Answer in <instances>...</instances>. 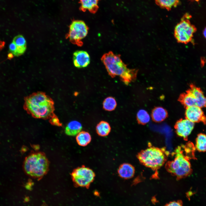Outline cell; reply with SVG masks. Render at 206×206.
Segmentation results:
<instances>
[{
  "mask_svg": "<svg viewBox=\"0 0 206 206\" xmlns=\"http://www.w3.org/2000/svg\"><path fill=\"white\" fill-rule=\"evenodd\" d=\"M23 108L35 118L47 119L54 114L53 101L42 92H35L25 97Z\"/></svg>",
  "mask_w": 206,
  "mask_h": 206,
  "instance_id": "obj_1",
  "label": "cell"
},
{
  "mask_svg": "<svg viewBox=\"0 0 206 206\" xmlns=\"http://www.w3.org/2000/svg\"><path fill=\"white\" fill-rule=\"evenodd\" d=\"M101 60L112 78L119 76L126 85H128L136 78L137 70L128 68L121 59L120 55L110 51L102 56Z\"/></svg>",
  "mask_w": 206,
  "mask_h": 206,
  "instance_id": "obj_2",
  "label": "cell"
},
{
  "mask_svg": "<svg viewBox=\"0 0 206 206\" xmlns=\"http://www.w3.org/2000/svg\"><path fill=\"white\" fill-rule=\"evenodd\" d=\"M174 160L166 164L167 171L178 179L186 177L192 172L190 160L196 158L184 145L178 146L175 151Z\"/></svg>",
  "mask_w": 206,
  "mask_h": 206,
  "instance_id": "obj_3",
  "label": "cell"
},
{
  "mask_svg": "<svg viewBox=\"0 0 206 206\" xmlns=\"http://www.w3.org/2000/svg\"><path fill=\"white\" fill-rule=\"evenodd\" d=\"M49 166V162L45 154L37 152L30 154L25 158L23 167L28 175L39 179L47 173Z\"/></svg>",
  "mask_w": 206,
  "mask_h": 206,
  "instance_id": "obj_4",
  "label": "cell"
},
{
  "mask_svg": "<svg viewBox=\"0 0 206 206\" xmlns=\"http://www.w3.org/2000/svg\"><path fill=\"white\" fill-rule=\"evenodd\" d=\"M166 154L163 149L153 146L140 152L137 157L142 165L156 170L164 164L167 159Z\"/></svg>",
  "mask_w": 206,
  "mask_h": 206,
  "instance_id": "obj_5",
  "label": "cell"
},
{
  "mask_svg": "<svg viewBox=\"0 0 206 206\" xmlns=\"http://www.w3.org/2000/svg\"><path fill=\"white\" fill-rule=\"evenodd\" d=\"M190 18L188 14L185 15L175 27L174 36L179 43L186 44L192 41L197 28L191 23L189 20Z\"/></svg>",
  "mask_w": 206,
  "mask_h": 206,
  "instance_id": "obj_6",
  "label": "cell"
},
{
  "mask_svg": "<svg viewBox=\"0 0 206 206\" xmlns=\"http://www.w3.org/2000/svg\"><path fill=\"white\" fill-rule=\"evenodd\" d=\"M71 175L76 186L86 188L89 187L95 176V173L92 170L84 165L74 169Z\"/></svg>",
  "mask_w": 206,
  "mask_h": 206,
  "instance_id": "obj_7",
  "label": "cell"
},
{
  "mask_svg": "<svg viewBox=\"0 0 206 206\" xmlns=\"http://www.w3.org/2000/svg\"><path fill=\"white\" fill-rule=\"evenodd\" d=\"M89 28L81 20L73 21L70 26L68 37L71 41L78 46L82 45V40L87 35Z\"/></svg>",
  "mask_w": 206,
  "mask_h": 206,
  "instance_id": "obj_8",
  "label": "cell"
},
{
  "mask_svg": "<svg viewBox=\"0 0 206 206\" xmlns=\"http://www.w3.org/2000/svg\"><path fill=\"white\" fill-rule=\"evenodd\" d=\"M185 116L186 119L193 122H202L206 124V116L201 108L194 106L186 108Z\"/></svg>",
  "mask_w": 206,
  "mask_h": 206,
  "instance_id": "obj_9",
  "label": "cell"
},
{
  "mask_svg": "<svg viewBox=\"0 0 206 206\" xmlns=\"http://www.w3.org/2000/svg\"><path fill=\"white\" fill-rule=\"evenodd\" d=\"M194 125V123L186 118L181 119L176 122L175 128L177 134L186 140L193 130Z\"/></svg>",
  "mask_w": 206,
  "mask_h": 206,
  "instance_id": "obj_10",
  "label": "cell"
},
{
  "mask_svg": "<svg viewBox=\"0 0 206 206\" xmlns=\"http://www.w3.org/2000/svg\"><path fill=\"white\" fill-rule=\"evenodd\" d=\"M73 64L78 68H84L89 64L90 62V55L86 51L78 50L73 54Z\"/></svg>",
  "mask_w": 206,
  "mask_h": 206,
  "instance_id": "obj_11",
  "label": "cell"
},
{
  "mask_svg": "<svg viewBox=\"0 0 206 206\" xmlns=\"http://www.w3.org/2000/svg\"><path fill=\"white\" fill-rule=\"evenodd\" d=\"M179 101L186 108L194 106H197V100L195 95L189 89L185 93L181 94Z\"/></svg>",
  "mask_w": 206,
  "mask_h": 206,
  "instance_id": "obj_12",
  "label": "cell"
},
{
  "mask_svg": "<svg viewBox=\"0 0 206 206\" xmlns=\"http://www.w3.org/2000/svg\"><path fill=\"white\" fill-rule=\"evenodd\" d=\"M134 167L128 163H123L119 167L118 172L119 176L121 178L128 179L132 177L135 173Z\"/></svg>",
  "mask_w": 206,
  "mask_h": 206,
  "instance_id": "obj_13",
  "label": "cell"
},
{
  "mask_svg": "<svg viewBox=\"0 0 206 206\" xmlns=\"http://www.w3.org/2000/svg\"><path fill=\"white\" fill-rule=\"evenodd\" d=\"M196 96L197 100V106L201 108L206 107V97L200 88L191 84L189 89Z\"/></svg>",
  "mask_w": 206,
  "mask_h": 206,
  "instance_id": "obj_14",
  "label": "cell"
},
{
  "mask_svg": "<svg viewBox=\"0 0 206 206\" xmlns=\"http://www.w3.org/2000/svg\"><path fill=\"white\" fill-rule=\"evenodd\" d=\"M82 126L78 121L73 120L70 122L66 126L65 130V133L70 136L77 135L81 132Z\"/></svg>",
  "mask_w": 206,
  "mask_h": 206,
  "instance_id": "obj_15",
  "label": "cell"
},
{
  "mask_svg": "<svg viewBox=\"0 0 206 206\" xmlns=\"http://www.w3.org/2000/svg\"><path fill=\"white\" fill-rule=\"evenodd\" d=\"M80 8L83 11H88L92 13L96 12L98 8L99 0H80Z\"/></svg>",
  "mask_w": 206,
  "mask_h": 206,
  "instance_id": "obj_16",
  "label": "cell"
},
{
  "mask_svg": "<svg viewBox=\"0 0 206 206\" xmlns=\"http://www.w3.org/2000/svg\"><path fill=\"white\" fill-rule=\"evenodd\" d=\"M151 116L154 121L159 122L163 121L167 117V112L163 108L157 107L153 110Z\"/></svg>",
  "mask_w": 206,
  "mask_h": 206,
  "instance_id": "obj_17",
  "label": "cell"
},
{
  "mask_svg": "<svg viewBox=\"0 0 206 206\" xmlns=\"http://www.w3.org/2000/svg\"><path fill=\"white\" fill-rule=\"evenodd\" d=\"M76 139L78 145L81 146H85L90 142L91 137L88 132L82 131L77 135Z\"/></svg>",
  "mask_w": 206,
  "mask_h": 206,
  "instance_id": "obj_18",
  "label": "cell"
},
{
  "mask_svg": "<svg viewBox=\"0 0 206 206\" xmlns=\"http://www.w3.org/2000/svg\"><path fill=\"white\" fill-rule=\"evenodd\" d=\"M111 129L109 124L104 121H100L97 124L96 127L97 133L99 135L101 136H107L110 133Z\"/></svg>",
  "mask_w": 206,
  "mask_h": 206,
  "instance_id": "obj_19",
  "label": "cell"
},
{
  "mask_svg": "<svg viewBox=\"0 0 206 206\" xmlns=\"http://www.w3.org/2000/svg\"><path fill=\"white\" fill-rule=\"evenodd\" d=\"M156 3L160 7L169 10L176 6L179 0H155Z\"/></svg>",
  "mask_w": 206,
  "mask_h": 206,
  "instance_id": "obj_20",
  "label": "cell"
},
{
  "mask_svg": "<svg viewBox=\"0 0 206 206\" xmlns=\"http://www.w3.org/2000/svg\"><path fill=\"white\" fill-rule=\"evenodd\" d=\"M196 148L200 152L206 151V135L200 133L197 136L196 139Z\"/></svg>",
  "mask_w": 206,
  "mask_h": 206,
  "instance_id": "obj_21",
  "label": "cell"
},
{
  "mask_svg": "<svg viewBox=\"0 0 206 206\" xmlns=\"http://www.w3.org/2000/svg\"><path fill=\"white\" fill-rule=\"evenodd\" d=\"M103 108L105 110L108 111H112L116 108L117 103L114 98L108 97L104 99L103 102Z\"/></svg>",
  "mask_w": 206,
  "mask_h": 206,
  "instance_id": "obj_22",
  "label": "cell"
},
{
  "mask_svg": "<svg viewBox=\"0 0 206 206\" xmlns=\"http://www.w3.org/2000/svg\"><path fill=\"white\" fill-rule=\"evenodd\" d=\"M137 119L139 124H144L148 123L150 120L149 115L146 111L141 110L139 111L137 115Z\"/></svg>",
  "mask_w": 206,
  "mask_h": 206,
  "instance_id": "obj_23",
  "label": "cell"
},
{
  "mask_svg": "<svg viewBox=\"0 0 206 206\" xmlns=\"http://www.w3.org/2000/svg\"><path fill=\"white\" fill-rule=\"evenodd\" d=\"M13 41L15 43L17 47H26V40L22 35H18L15 36L14 38Z\"/></svg>",
  "mask_w": 206,
  "mask_h": 206,
  "instance_id": "obj_24",
  "label": "cell"
},
{
  "mask_svg": "<svg viewBox=\"0 0 206 206\" xmlns=\"http://www.w3.org/2000/svg\"><path fill=\"white\" fill-rule=\"evenodd\" d=\"M49 118V122L52 125L58 126H62V124L60 122L59 119L55 114Z\"/></svg>",
  "mask_w": 206,
  "mask_h": 206,
  "instance_id": "obj_25",
  "label": "cell"
},
{
  "mask_svg": "<svg viewBox=\"0 0 206 206\" xmlns=\"http://www.w3.org/2000/svg\"><path fill=\"white\" fill-rule=\"evenodd\" d=\"M17 49V46L13 41L9 45V50L11 53L14 56L16 53Z\"/></svg>",
  "mask_w": 206,
  "mask_h": 206,
  "instance_id": "obj_26",
  "label": "cell"
},
{
  "mask_svg": "<svg viewBox=\"0 0 206 206\" xmlns=\"http://www.w3.org/2000/svg\"><path fill=\"white\" fill-rule=\"evenodd\" d=\"M164 206H183V203L181 201L170 202Z\"/></svg>",
  "mask_w": 206,
  "mask_h": 206,
  "instance_id": "obj_27",
  "label": "cell"
},
{
  "mask_svg": "<svg viewBox=\"0 0 206 206\" xmlns=\"http://www.w3.org/2000/svg\"><path fill=\"white\" fill-rule=\"evenodd\" d=\"M203 34L204 37L206 39V27L204 29L203 31Z\"/></svg>",
  "mask_w": 206,
  "mask_h": 206,
  "instance_id": "obj_28",
  "label": "cell"
},
{
  "mask_svg": "<svg viewBox=\"0 0 206 206\" xmlns=\"http://www.w3.org/2000/svg\"><path fill=\"white\" fill-rule=\"evenodd\" d=\"M195 0V1H199V0Z\"/></svg>",
  "mask_w": 206,
  "mask_h": 206,
  "instance_id": "obj_29",
  "label": "cell"
}]
</instances>
